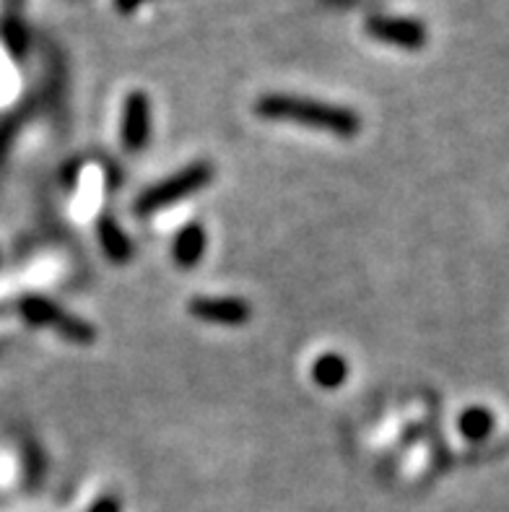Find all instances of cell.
Masks as SVG:
<instances>
[{
  "mask_svg": "<svg viewBox=\"0 0 509 512\" xmlns=\"http://www.w3.org/2000/svg\"><path fill=\"white\" fill-rule=\"evenodd\" d=\"M258 117L268 123H291L302 128L323 130L336 138H356L361 133L359 112L341 107V104L320 102V99L297 97V94H263L255 102Z\"/></svg>",
  "mask_w": 509,
  "mask_h": 512,
  "instance_id": "cell-1",
  "label": "cell"
},
{
  "mask_svg": "<svg viewBox=\"0 0 509 512\" xmlns=\"http://www.w3.org/2000/svg\"><path fill=\"white\" fill-rule=\"evenodd\" d=\"M213 175H216V169H213L211 162H193L187 164V167L177 169L164 180L154 182L151 188L143 190L141 195L136 198V211L138 216H151L159 214L164 208H172L177 203H182L190 195L200 193L203 188H208L213 182Z\"/></svg>",
  "mask_w": 509,
  "mask_h": 512,
  "instance_id": "cell-2",
  "label": "cell"
},
{
  "mask_svg": "<svg viewBox=\"0 0 509 512\" xmlns=\"http://www.w3.org/2000/svg\"><path fill=\"white\" fill-rule=\"evenodd\" d=\"M19 310L21 315H24L26 323L37 325V328H50V331L58 333L60 338H65V341H71V344L76 346H91L97 341V328H94L89 320L78 318L73 312L63 310V307L55 305V302L47 297L21 299Z\"/></svg>",
  "mask_w": 509,
  "mask_h": 512,
  "instance_id": "cell-3",
  "label": "cell"
},
{
  "mask_svg": "<svg viewBox=\"0 0 509 512\" xmlns=\"http://www.w3.org/2000/svg\"><path fill=\"white\" fill-rule=\"evenodd\" d=\"M154 133V107L146 91H130L123 102L120 115V143L125 151H143L151 143Z\"/></svg>",
  "mask_w": 509,
  "mask_h": 512,
  "instance_id": "cell-4",
  "label": "cell"
},
{
  "mask_svg": "<svg viewBox=\"0 0 509 512\" xmlns=\"http://www.w3.org/2000/svg\"><path fill=\"white\" fill-rule=\"evenodd\" d=\"M187 312L200 323L224 328H242L252 318V307L242 297H193L187 302Z\"/></svg>",
  "mask_w": 509,
  "mask_h": 512,
  "instance_id": "cell-5",
  "label": "cell"
},
{
  "mask_svg": "<svg viewBox=\"0 0 509 512\" xmlns=\"http://www.w3.org/2000/svg\"><path fill=\"white\" fill-rule=\"evenodd\" d=\"M367 34L372 39H380L385 45L403 47V50H421L426 45V26L416 19H403V16H369Z\"/></svg>",
  "mask_w": 509,
  "mask_h": 512,
  "instance_id": "cell-6",
  "label": "cell"
},
{
  "mask_svg": "<svg viewBox=\"0 0 509 512\" xmlns=\"http://www.w3.org/2000/svg\"><path fill=\"white\" fill-rule=\"evenodd\" d=\"M206 247H208V234L203 229V224L198 221H190L180 232L174 234V242H172V258L177 263V268L182 271H190L195 268L203 260L206 255Z\"/></svg>",
  "mask_w": 509,
  "mask_h": 512,
  "instance_id": "cell-7",
  "label": "cell"
},
{
  "mask_svg": "<svg viewBox=\"0 0 509 512\" xmlns=\"http://www.w3.org/2000/svg\"><path fill=\"white\" fill-rule=\"evenodd\" d=\"M97 240L102 253L115 266H128L133 260V240L125 234V229L117 224L112 214H102L97 219Z\"/></svg>",
  "mask_w": 509,
  "mask_h": 512,
  "instance_id": "cell-8",
  "label": "cell"
},
{
  "mask_svg": "<svg viewBox=\"0 0 509 512\" xmlns=\"http://www.w3.org/2000/svg\"><path fill=\"white\" fill-rule=\"evenodd\" d=\"M312 380L323 390H338L348 380V362L346 357L336 351H325L312 364Z\"/></svg>",
  "mask_w": 509,
  "mask_h": 512,
  "instance_id": "cell-9",
  "label": "cell"
},
{
  "mask_svg": "<svg viewBox=\"0 0 509 512\" xmlns=\"http://www.w3.org/2000/svg\"><path fill=\"white\" fill-rule=\"evenodd\" d=\"M497 422H494V414L484 406H471L458 416V432L468 442H484L489 440L491 432H494Z\"/></svg>",
  "mask_w": 509,
  "mask_h": 512,
  "instance_id": "cell-10",
  "label": "cell"
},
{
  "mask_svg": "<svg viewBox=\"0 0 509 512\" xmlns=\"http://www.w3.org/2000/svg\"><path fill=\"white\" fill-rule=\"evenodd\" d=\"M3 39H6L8 50L16 55V58H21L26 50V34L24 29H21L19 24H6L3 26Z\"/></svg>",
  "mask_w": 509,
  "mask_h": 512,
  "instance_id": "cell-11",
  "label": "cell"
},
{
  "mask_svg": "<svg viewBox=\"0 0 509 512\" xmlns=\"http://www.w3.org/2000/svg\"><path fill=\"white\" fill-rule=\"evenodd\" d=\"M89 512H120V502L112 500V497H102V500L89 507Z\"/></svg>",
  "mask_w": 509,
  "mask_h": 512,
  "instance_id": "cell-12",
  "label": "cell"
},
{
  "mask_svg": "<svg viewBox=\"0 0 509 512\" xmlns=\"http://www.w3.org/2000/svg\"><path fill=\"white\" fill-rule=\"evenodd\" d=\"M146 0H115V6L120 13H133L138 6H143Z\"/></svg>",
  "mask_w": 509,
  "mask_h": 512,
  "instance_id": "cell-13",
  "label": "cell"
}]
</instances>
